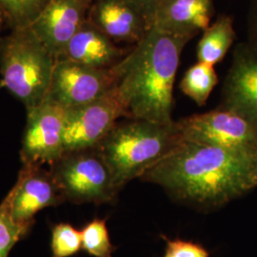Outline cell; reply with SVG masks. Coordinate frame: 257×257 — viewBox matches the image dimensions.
Instances as JSON below:
<instances>
[{"mask_svg": "<svg viewBox=\"0 0 257 257\" xmlns=\"http://www.w3.org/2000/svg\"><path fill=\"white\" fill-rule=\"evenodd\" d=\"M179 202L213 210L257 186V154L183 140L141 177Z\"/></svg>", "mask_w": 257, "mask_h": 257, "instance_id": "1", "label": "cell"}, {"mask_svg": "<svg viewBox=\"0 0 257 257\" xmlns=\"http://www.w3.org/2000/svg\"><path fill=\"white\" fill-rule=\"evenodd\" d=\"M191 39L153 27L115 65L128 118L172 124L174 85L180 56Z\"/></svg>", "mask_w": 257, "mask_h": 257, "instance_id": "2", "label": "cell"}, {"mask_svg": "<svg viewBox=\"0 0 257 257\" xmlns=\"http://www.w3.org/2000/svg\"><path fill=\"white\" fill-rule=\"evenodd\" d=\"M182 141L175 121L160 124L126 118L118 121L95 147L121 190L130 181L142 177Z\"/></svg>", "mask_w": 257, "mask_h": 257, "instance_id": "3", "label": "cell"}, {"mask_svg": "<svg viewBox=\"0 0 257 257\" xmlns=\"http://www.w3.org/2000/svg\"><path fill=\"white\" fill-rule=\"evenodd\" d=\"M56 61L31 27L12 30L0 38L1 80L26 110L45 100Z\"/></svg>", "mask_w": 257, "mask_h": 257, "instance_id": "4", "label": "cell"}, {"mask_svg": "<svg viewBox=\"0 0 257 257\" xmlns=\"http://www.w3.org/2000/svg\"><path fill=\"white\" fill-rule=\"evenodd\" d=\"M50 171L65 201L111 203L121 191L96 147L66 152Z\"/></svg>", "mask_w": 257, "mask_h": 257, "instance_id": "5", "label": "cell"}, {"mask_svg": "<svg viewBox=\"0 0 257 257\" xmlns=\"http://www.w3.org/2000/svg\"><path fill=\"white\" fill-rule=\"evenodd\" d=\"M183 140L257 154V126L237 112L219 107L176 121Z\"/></svg>", "mask_w": 257, "mask_h": 257, "instance_id": "6", "label": "cell"}, {"mask_svg": "<svg viewBox=\"0 0 257 257\" xmlns=\"http://www.w3.org/2000/svg\"><path fill=\"white\" fill-rule=\"evenodd\" d=\"M122 117L128 111L117 84L96 100L67 110L65 153L95 147Z\"/></svg>", "mask_w": 257, "mask_h": 257, "instance_id": "7", "label": "cell"}, {"mask_svg": "<svg viewBox=\"0 0 257 257\" xmlns=\"http://www.w3.org/2000/svg\"><path fill=\"white\" fill-rule=\"evenodd\" d=\"M118 82L115 66L97 69L57 60L45 100L72 110L101 97Z\"/></svg>", "mask_w": 257, "mask_h": 257, "instance_id": "8", "label": "cell"}, {"mask_svg": "<svg viewBox=\"0 0 257 257\" xmlns=\"http://www.w3.org/2000/svg\"><path fill=\"white\" fill-rule=\"evenodd\" d=\"M66 115V109L48 100L27 110L20 151L22 165L51 166L63 156Z\"/></svg>", "mask_w": 257, "mask_h": 257, "instance_id": "9", "label": "cell"}, {"mask_svg": "<svg viewBox=\"0 0 257 257\" xmlns=\"http://www.w3.org/2000/svg\"><path fill=\"white\" fill-rule=\"evenodd\" d=\"M7 196L13 218L31 227L38 211L65 202L51 171L35 164L22 165L18 181Z\"/></svg>", "mask_w": 257, "mask_h": 257, "instance_id": "10", "label": "cell"}, {"mask_svg": "<svg viewBox=\"0 0 257 257\" xmlns=\"http://www.w3.org/2000/svg\"><path fill=\"white\" fill-rule=\"evenodd\" d=\"M221 108L232 110L257 126V46L240 43L233 52L224 82Z\"/></svg>", "mask_w": 257, "mask_h": 257, "instance_id": "11", "label": "cell"}, {"mask_svg": "<svg viewBox=\"0 0 257 257\" xmlns=\"http://www.w3.org/2000/svg\"><path fill=\"white\" fill-rule=\"evenodd\" d=\"M93 0H50L30 26L56 60L87 20Z\"/></svg>", "mask_w": 257, "mask_h": 257, "instance_id": "12", "label": "cell"}, {"mask_svg": "<svg viewBox=\"0 0 257 257\" xmlns=\"http://www.w3.org/2000/svg\"><path fill=\"white\" fill-rule=\"evenodd\" d=\"M87 19L116 44L135 46L153 28L128 0H93Z\"/></svg>", "mask_w": 257, "mask_h": 257, "instance_id": "13", "label": "cell"}, {"mask_svg": "<svg viewBox=\"0 0 257 257\" xmlns=\"http://www.w3.org/2000/svg\"><path fill=\"white\" fill-rule=\"evenodd\" d=\"M88 19L76 32L57 60H69L97 69H110L128 55Z\"/></svg>", "mask_w": 257, "mask_h": 257, "instance_id": "14", "label": "cell"}, {"mask_svg": "<svg viewBox=\"0 0 257 257\" xmlns=\"http://www.w3.org/2000/svg\"><path fill=\"white\" fill-rule=\"evenodd\" d=\"M214 0H164L156 10L153 27L192 39L211 24Z\"/></svg>", "mask_w": 257, "mask_h": 257, "instance_id": "15", "label": "cell"}, {"mask_svg": "<svg viewBox=\"0 0 257 257\" xmlns=\"http://www.w3.org/2000/svg\"><path fill=\"white\" fill-rule=\"evenodd\" d=\"M233 21L230 16L221 15L203 32L197 46L198 62L214 65L221 62L235 40Z\"/></svg>", "mask_w": 257, "mask_h": 257, "instance_id": "16", "label": "cell"}, {"mask_svg": "<svg viewBox=\"0 0 257 257\" xmlns=\"http://www.w3.org/2000/svg\"><path fill=\"white\" fill-rule=\"evenodd\" d=\"M218 83L214 66L197 62L190 67L180 82V89L198 106H204Z\"/></svg>", "mask_w": 257, "mask_h": 257, "instance_id": "17", "label": "cell"}, {"mask_svg": "<svg viewBox=\"0 0 257 257\" xmlns=\"http://www.w3.org/2000/svg\"><path fill=\"white\" fill-rule=\"evenodd\" d=\"M50 0H0V13L12 30L30 27Z\"/></svg>", "mask_w": 257, "mask_h": 257, "instance_id": "18", "label": "cell"}, {"mask_svg": "<svg viewBox=\"0 0 257 257\" xmlns=\"http://www.w3.org/2000/svg\"><path fill=\"white\" fill-rule=\"evenodd\" d=\"M81 231L82 249L92 257H112L116 248L111 244L106 219L95 218Z\"/></svg>", "mask_w": 257, "mask_h": 257, "instance_id": "19", "label": "cell"}, {"mask_svg": "<svg viewBox=\"0 0 257 257\" xmlns=\"http://www.w3.org/2000/svg\"><path fill=\"white\" fill-rule=\"evenodd\" d=\"M31 226L20 224L11 214L8 196L0 203V257H8L12 248L27 235Z\"/></svg>", "mask_w": 257, "mask_h": 257, "instance_id": "20", "label": "cell"}, {"mask_svg": "<svg viewBox=\"0 0 257 257\" xmlns=\"http://www.w3.org/2000/svg\"><path fill=\"white\" fill-rule=\"evenodd\" d=\"M82 248L81 231L69 223H59L52 228V257H71Z\"/></svg>", "mask_w": 257, "mask_h": 257, "instance_id": "21", "label": "cell"}, {"mask_svg": "<svg viewBox=\"0 0 257 257\" xmlns=\"http://www.w3.org/2000/svg\"><path fill=\"white\" fill-rule=\"evenodd\" d=\"M166 241V249L163 257H210V251L199 243L183 239L168 238L161 235Z\"/></svg>", "mask_w": 257, "mask_h": 257, "instance_id": "22", "label": "cell"}, {"mask_svg": "<svg viewBox=\"0 0 257 257\" xmlns=\"http://www.w3.org/2000/svg\"><path fill=\"white\" fill-rule=\"evenodd\" d=\"M133 3L148 19L153 26L156 10L164 0H128Z\"/></svg>", "mask_w": 257, "mask_h": 257, "instance_id": "23", "label": "cell"}, {"mask_svg": "<svg viewBox=\"0 0 257 257\" xmlns=\"http://www.w3.org/2000/svg\"><path fill=\"white\" fill-rule=\"evenodd\" d=\"M251 33H252V41L251 43H253L254 45L257 46V7L253 12V15H252V19H251Z\"/></svg>", "mask_w": 257, "mask_h": 257, "instance_id": "24", "label": "cell"}, {"mask_svg": "<svg viewBox=\"0 0 257 257\" xmlns=\"http://www.w3.org/2000/svg\"><path fill=\"white\" fill-rule=\"evenodd\" d=\"M5 24H6V21H5V19H4V18H3L2 14L0 13V32H1L2 27H3Z\"/></svg>", "mask_w": 257, "mask_h": 257, "instance_id": "25", "label": "cell"}, {"mask_svg": "<svg viewBox=\"0 0 257 257\" xmlns=\"http://www.w3.org/2000/svg\"><path fill=\"white\" fill-rule=\"evenodd\" d=\"M2 88H4V83H3L2 80H0V90H1Z\"/></svg>", "mask_w": 257, "mask_h": 257, "instance_id": "26", "label": "cell"}]
</instances>
